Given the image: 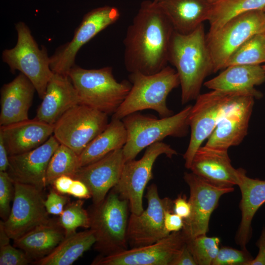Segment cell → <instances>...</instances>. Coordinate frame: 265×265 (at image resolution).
<instances>
[{
	"label": "cell",
	"instance_id": "6da1fadb",
	"mask_svg": "<svg viewBox=\"0 0 265 265\" xmlns=\"http://www.w3.org/2000/svg\"><path fill=\"white\" fill-rule=\"evenodd\" d=\"M173 28L158 2L145 0L123 40L124 62L130 73L152 75L167 65Z\"/></svg>",
	"mask_w": 265,
	"mask_h": 265
},
{
	"label": "cell",
	"instance_id": "7a4b0ae2",
	"mask_svg": "<svg viewBox=\"0 0 265 265\" xmlns=\"http://www.w3.org/2000/svg\"><path fill=\"white\" fill-rule=\"evenodd\" d=\"M168 62L175 67L179 75L182 104L196 100L200 94L205 79L213 73V63L203 24L187 34L174 31Z\"/></svg>",
	"mask_w": 265,
	"mask_h": 265
},
{
	"label": "cell",
	"instance_id": "3957f363",
	"mask_svg": "<svg viewBox=\"0 0 265 265\" xmlns=\"http://www.w3.org/2000/svg\"><path fill=\"white\" fill-rule=\"evenodd\" d=\"M129 79L131 88L111 118L122 120L129 114L145 109L156 111L160 118L173 115L167 106L166 100L169 94L180 85L175 69L167 65L152 75L130 73Z\"/></svg>",
	"mask_w": 265,
	"mask_h": 265
},
{
	"label": "cell",
	"instance_id": "277c9868",
	"mask_svg": "<svg viewBox=\"0 0 265 265\" xmlns=\"http://www.w3.org/2000/svg\"><path fill=\"white\" fill-rule=\"evenodd\" d=\"M68 77L75 87L80 104L113 115L128 95L129 80L118 81L111 67L87 69L74 65Z\"/></svg>",
	"mask_w": 265,
	"mask_h": 265
},
{
	"label": "cell",
	"instance_id": "5b68a950",
	"mask_svg": "<svg viewBox=\"0 0 265 265\" xmlns=\"http://www.w3.org/2000/svg\"><path fill=\"white\" fill-rule=\"evenodd\" d=\"M191 107L187 106L176 114L160 119L137 112L123 118L127 132V141L123 147L125 161L134 159L144 148L167 136H186L189 128L188 118Z\"/></svg>",
	"mask_w": 265,
	"mask_h": 265
},
{
	"label": "cell",
	"instance_id": "8992f818",
	"mask_svg": "<svg viewBox=\"0 0 265 265\" xmlns=\"http://www.w3.org/2000/svg\"><path fill=\"white\" fill-rule=\"evenodd\" d=\"M129 206L128 201L121 198L114 189L100 204L93 205L89 213L90 229L96 237L95 249L104 255L128 249Z\"/></svg>",
	"mask_w": 265,
	"mask_h": 265
},
{
	"label": "cell",
	"instance_id": "52a82bcc",
	"mask_svg": "<svg viewBox=\"0 0 265 265\" xmlns=\"http://www.w3.org/2000/svg\"><path fill=\"white\" fill-rule=\"evenodd\" d=\"M17 41L15 47L2 53V61L12 72L18 70L34 85L40 98H43L47 84L53 74L50 58L45 47L40 49L30 30L23 22L15 25Z\"/></svg>",
	"mask_w": 265,
	"mask_h": 265
},
{
	"label": "cell",
	"instance_id": "ba28073f",
	"mask_svg": "<svg viewBox=\"0 0 265 265\" xmlns=\"http://www.w3.org/2000/svg\"><path fill=\"white\" fill-rule=\"evenodd\" d=\"M243 95H248L212 90L197 97L188 118L190 137L183 156L187 169H189L196 151L212 134L222 116L238 98Z\"/></svg>",
	"mask_w": 265,
	"mask_h": 265
},
{
	"label": "cell",
	"instance_id": "9c48e42d",
	"mask_svg": "<svg viewBox=\"0 0 265 265\" xmlns=\"http://www.w3.org/2000/svg\"><path fill=\"white\" fill-rule=\"evenodd\" d=\"M265 32V13L250 11L227 21L206 35L207 45L213 63V73L224 69L230 55L254 35Z\"/></svg>",
	"mask_w": 265,
	"mask_h": 265
},
{
	"label": "cell",
	"instance_id": "30bf717a",
	"mask_svg": "<svg viewBox=\"0 0 265 265\" xmlns=\"http://www.w3.org/2000/svg\"><path fill=\"white\" fill-rule=\"evenodd\" d=\"M108 115L82 104L67 110L53 125L58 142L80 155L107 127Z\"/></svg>",
	"mask_w": 265,
	"mask_h": 265
},
{
	"label": "cell",
	"instance_id": "8fae6325",
	"mask_svg": "<svg viewBox=\"0 0 265 265\" xmlns=\"http://www.w3.org/2000/svg\"><path fill=\"white\" fill-rule=\"evenodd\" d=\"M163 154L171 159L177 152L169 145L159 142L147 147L140 159L125 162L120 180L113 189L121 198L128 201L131 213L139 214L143 211L144 190L153 178L155 162Z\"/></svg>",
	"mask_w": 265,
	"mask_h": 265
},
{
	"label": "cell",
	"instance_id": "7c38bea8",
	"mask_svg": "<svg viewBox=\"0 0 265 265\" xmlns=\"http://www.w3.org/2000/svg\"><path fill=\"white\" fill-rule=\"evenodd\" d=\"M120 17L118 9L109 5L96 8L85 14L72 39L58 47L50 57L53 73L68 76L70 70L75 65L80 49L100 32L116 22Z\"/></svg>",
	"mask_w": 265,
	"mask_h": 265
},
{
	"label": "cell",
	"instance_id": "4fadbf2b",
	"mask_svg": "<svg viewBox=\"0 0 265 265\" xmlns=\"http://www.w3.org/2000/svg\"><path fill=\"white\" fill-rule=\"evenodd\" d=\"M145 198L147 208L139 214L131 213L129 218L127 239L132 248L154 243L170 234L165 227L164 215L167 211L174 212L173 200L160 198L155 184L148 187Z\"/></svg>",
	"mask_w": 265,
	"mask_h": 265
},
{
	"label": "cell",
	"instance_id": "5bb4252c",
	"mask_svg": "<svg viewBox=\"0 0 265 265\" xmlns=\"http://www.w3.org/2000/svg\"><path fill=\"white\" fill-rule=\"evenodd\" d=\"M188 238L181 230L152 244L97 257L93 265H171Z\"/></svg>",
	"mask_w": 265,
	"mask_h": 265
},
{
	"label": "cell",
	"instance_id": "9a60e30c",
	"mask_svg": "<svg viewBox=\"0 0 265 265\" xmlns=\"http://www.w3.org/2000/svg\"><path fill=\"white\" fill-rule=\"evenodd\" d=\"M14 197L10 212L3 225L7 235L15 240L36 227L49 222L41 190L14 182Z\"/></svg>",
	"mask_w": 265,
	"mask_h": 265
},
{
	"label": "cell",
	"instance_id": "2e32d148",
	"mask_svg": "<svg viewBox=\"0 0 265 265\" xmlns=\"http://www.w3.org/2000/svg\"><path fill=\"white\" fill-rule=\"evenodd\" d=\"M184 179L189 187L188 201L191 212L187 218L184 219L182 230L187 238L190 239L206 235L209 231L210 217L220 198L225 194L233 192L234 188L213 185L192 172H185Z\"/></svg>",
	"mask_w": 265,
	"mask_h": 265
},
{
	"label": "cell",
	"instance_id": "e0dca14e",
	"mask_svg": "<svg viewBox=\"0 0 265 265\" xmlns=\"http://www.w3.org/2000/svg\"><path fill=\"white\" fill-rule=\"evenodd\" d=\"M254 99L249 95L239 96L221 118L204 146L228 150L239 145L247 134Z\"/></svg>",
	"mask_w": 265,
	"mask_h": 265
},
{
	"label": "cell",
	"instance_id": "ac0fdd59",
	"mask_svg": "<svg viewBox=\"0 0 265 265\" xmlns=\"http://www.w3.org/2000/svg\"><path fill=\"white\" fill-rule=\"evenodd\" d=\"M60 144L53 135L34 149L9 156L7 172L14 182L31 185L42 191L47 186L46 174L49 161Z\"/></svg>",
	"mask_w": 265,
	"mask_h": 265
},
{
	"label": "cell",
	"instance_id": "d6986e66",
	"mask_svg": "<svg viewBox=\"0 0 265 265\" xmlns=\"http://www.w3.org/2000/svg\"><path fill=\"white\" fill-rule=\"evenodd\" d=\"M125 162L123 148L118 149L94 162L81 167L74 179L87 186L93 205H97L118 184Z\"/></svg>",
	"mask_w": 265,
	"mask_h": 265
},
{
	"label": "cell",
	"instance_id": "ffe728a7",
	"mask_svg": "<svg viewBox=\"0 0 265 265\" xmlns=\"http://www.w3.org/2000/svg\"><path fill=\"white\" fill-rule=\"evenodd\" d=\"M189 169L199 177L213 185L233 187L239 184L243 169L232 165L228 150L201 146L193 157Z\"/></svg>",
	"mask_w": 265,
	"mask_h": 265
},
{
	"label": "cell",
	"instance_id": "44dd1931",
	"mask_svg": "<svg viewBox=\"0 0 265 265\" xmlns=\"http://www.w3.org/2000/svg\"><path fill=\"white\" fill-rule=\"evenodd\" d=\"M42 100L35 118L52 125L70 108L80 104L69 77L54 73Z\"/></svg>",
	"mask_w": 265,
	"mask_h": 265
},
{
	"label": "cell",
	"instance_id": "7402d4cb",
	"mask_svg": "<svg viewBox=\"0 0 265 265\" xmlns=\"http://www.w3.org/2000/svg\"><path fill=\"white\" fill-rule=\"evenodd\" d=\"M53 132V125L36 118L27 119L0 127L9 156L23 154L40 146Z\"/></svg>",
	"mask_w": 265,
	"mask_h": 265
},
{
	"label": "cell",
	"instance_id": "603a6c76",
	"mask_svg": "<svg viewBox=\"0 0 265 265\" xmlns=\"http://www.w3.org/2000/svg\"><path fill=\"white\" fill-rule=\"evenodd\" d=\"M36 89L30 80L20 73L0 90V126L28 119V111Z\"/></svg>",
	"mask_w": 265,
	"mask_h": 265
},
{
	"label": "cell",
	"instance_id": "cb8c5ba5",
	"mask_svg": "<svg viewBox=\"0 0 265 265\" xmlns=\"http://www.w3.org/2000/svg\"><path fill=\"white\" fill-rule=\"evenodd\" d=\"M265 81V72L260 65H235L228 66L204 85L211 90L244 93L260 99L262 93L255 86Z\"/></svg>",
	"mask_w": 265,
	"mask_h": 265
},
{
	"label": "cell",
	"instance_id": "d4e9b609",
	"mask_svg": "<svg viewBox=\"0 0 265 265\" xmlns=\"http://www.w3.org/2000/svg\"><path fill=\"white\" fill-rule=\"evenodd\" d=\"M175 31L187 34L208 21L212 4L208 0H160L157 1Z\"/></svg>",
	"mask_w": 265,
	"mask_h": 265
},
{
	"label": "cell",
	"instance_id": "484cf974",
	"mask_svg": "<svg viewBox=\"0 0 265 265\" xmlns=\"http://www.w3.org/2000/svg\"><path fill=\"white\" fill-rule=\"evenodd\" d=\"M241 193L239 208L241 212V222L236 240L241 249L246 246L252 235L251 223L257 210L265 203V180L247 177L243 170L238 185Z\"/></svg>",
	"mask_w": 265,
	"mask_h": 265
},
{
	"label": "cell",
	"instance_id": "4316f807",
	"mask_svg": "<svg viewBox=\"0 0 265 265\" xmlns=\"http://www.w3.org/2000/svg\"><path fill=\"white\" fill-rule=\"evenodd\" d=\"M65 238V232L58 222L50 220L14 240V244L35 261L51 253Z\"/></svg>",
	"mask_w": 265,
	"mask_h": 265
},
{
	"label": "cell",
	"instance_id": "83f0119b",
	"mask_svg": "<svg viewBox=\"0 0 265 265\" xmlns=\"http://www.w3.org/2000/svg\"><path fill=\"white\" fill-rule=\"evenodd\" d=\"M127 132L122 120L112 119L106 128L80 155L81 167L94 162L115 150L123 148Z\"/></svg>",
	"mask_w": 265,
	"mask_h": 265
},
{
	"label": "cell",
	"instance_id": "f1b7e54d",
	"mask_svg": "<svg viewBox=\"0 0 265 265\" xmlns=\"http://www.w3.org/2000/svg\"><path fill=\"white\" fill-rule=\"evenodd\" d=\"M96 242L94 231L90 229L67 237L49 254L33 261L36 265H71Z\"/></svg>",
	"mask_w": 265,
	"mask_h": 265
},
{
	"label": "cell",
	"instance_id": "f546056e",
	"mask_svg": "<svg viewBox=\"0 0 265 265\" xmlns=\"http://www.w3.org/2000/svg\"><path fill=\"white\" fill-rule=\"evenodd\" d=\"M265 7V0H219L212 4L208 21L212 33L230 19L244 13Z\"/></svg>",
	"mask_w": 265,
	"mask_h": 265
},
{
	"label": "cell",
	"instance_id": "4dcf8cb0",
	"mask_svg": "<svg viewBox=\"0 0 265 265\" xmlns=\"http://www.w3.org/2000/svg\"><path fill=\"white\" fill-rule=\"evenodd\" d=\"M81 167L80 156L69 147L60 144L53 155L48 164L47 185L62 175L74 177Z\"/></svg>",
	"mask_w": 265,
	"mask_h": 265
},
{
	"label": "cell",
	"instance_id": "1f68e13d",
	"mask_svg": "<svg viewBox=\"0 0 265 265\" xmlns=\"http://www.w3.org/2000/svg\"><path fill=\"white\" fill-rule=\"evenodd\" d=\"M263 63H265V32L256 34L243 43L230 55L225 68L235 65Z\"/></svg>",
	"mask_w": 265,
	"mask_h": 265
},
{
	"label": "cell",
	"instance_id": "d6a6232c",
	"mask_svg": "<svg viewBox=\"0 0 265 265\" xmlns=\"http://www.w3.org/2000/svg\"><path fill=\"white\" fill-rule=\"evenodd\" d=\"M83 205L80 200L68 203L59 215L57 222L64 230L66 237L76 233L79 227L90 228V214Z\"/></svg>",
	"mask_w": 265,
	"mask_h": 265
},
{
	"label": "cell",
	"instance_id": "836d02e7",
	"mask_svg": "<svg viewBox=\"0 0 265 265\" xmlns=\"http://www.w3.org/2000/svg\"><path fill=\"white\" fill-rule=\"evenodd\" d=\"M220 242L218 237L206 235L188 239L186 245L197 265H212L219 251Z\"/></svg>",
	"mask_w": 265,
	"mask_h": 265
},
{
	"label": "cell",
	"instance_id": "e575fe53",
	"mask_svg": "<svg viewBox=\"0 0 265 265\" xmlns=\"http://www.w3.org/2000/svg\"><path fill=\"white\" fill-rule=\"evenodd\" d=\"M253 259L247 249L222 247L219 248L212 265H248Z\"/></svg>",
	"mask_w": 265,
	"mask_h": 265
},
{
	"label": "cell",
	"instance_id": "d590c367",
	"mask_svg": "<svg viewBox=\"0 0 265 265\" xmlns=\"http://www.w3.org/2000/svg\"><path fill=\"white\" fill-rule=\"evenodd\" d=\"M14 197V182L7 171H0V216L3 221L8 217L10 202Z\"/></svg>",
	"mask_w": 265,
	"mask_h": 265
},
{
	"label": "cell",
	"instance_id": "8d00e7d4",
	"mask_svg": "<svg viewBox=\"0 0 265 265\" xmlns=\"http://www.w3.org/2000/svg\"><path fill=\"white\" fill-rule=\"evenodd\" d=\"M32 261L22 250L10 243L0 246V265H26Z\"/></svg>",
	"mask_w": 265,
	"mask_h": 265
},
{
	"label": "cell",
	"instance_id": "74e56055",
	"mask_svg": "<svg viewBox=\"0 0 265 265\" xmlns=\"http://www.w3.org/2000/svg\"><path fill=\"white\" fill-rule=\"evenodd\" d=\"M63 195L55 190H51L48 194L44 201V205L49 214L59 215L61 214L68 203V198Z\"/></svg>",
	"mask_w": 265,
	"mask_h": 265
},
{
	"label": "cell",
	"instance_id": "f35d334b",
	"mask_svg": "<svg viewBox=\"0 0 265 265\" xmlns=\"http://www.w3.org/2000/svg\"><path fill=\"white\" fill-rule=\"evenodd\" d=\"M184 225V219L171 211H167L164 215V225L170 233L181 230Z\"/></svg>",
	"mask_w": 265,
	"mask_h": 265
},
{
	"label": "cell",
	"instance_id": "ab89813d",
	"mask_svg": "<svg viewBox=\"0 0 265 265\" xmlns=\"http://www.w3.org/2000/svg\"><path fill=\"white\" fill-rule=\"evenodd\" d=\"M174 212L182 217L184 219L187 218L190 214L191 206L184 194H180L173 200Z\"/></svg>",
	"mask_w": 265,
	"mask_h": 265
},
{
	"label": "cell",
	"instance_id": "60d3db41",
	"mask_svg": "<svg viewBox=\"0 0 265 265\" xmlns=\"http://www.w3.org/2000/svg\"><path fill=\"white\" fill-rule=\"evenodd\" d=\"M80 199H87L91 198L90 190L87 186L82 181L74 179L69 194Z\"/></svg>",
	"mask_w": 265,
	"mask_h": 265
},
{
	"label": "cell",
	"instance_id": "b9f144b4",
	"mask_svg": "<svg viewBox=\"0 0 265 265\" xmlns=\"http://www.w3.org/2000/svg\"><path fill=\"white\" fill-rule=\"evenodd\" d=\"M74 179L67 175H62L57 178L53 185L55 190L62 194H68Z\"/></svg>",
	"mask_w": 265,
	"mask_h": 265
},
{
	"label": "cell",
	"instance_id": "7bdbcfd3",
	"mask_svg": "<svg viewBox=\"0 0 265 265\" xmlns=\"http://www.w3.org/2000/svg\"><path fill=\"white\" fill-rule=\"evenodd\" d=\"M171 265H197L186 244Z\"/></svg>",
	"mask_w": 265,
	"mask_h": 265
},
{
	"label": "cell",
	"instance_id": "ee69618b",
	"mask_svg": "<svg viewBox=\"0 0 265 265\" xmlns=\"http://www.w3.org/2000/svg\"><path fill=\"white\" fill-rule=\"evenodd\" d=\"M9 165V155L3 138L0 135V171H7Z\"/></svg>",
	"mask_w": 265,
	"mask_h": 265
},
{
	"label": "cell",
	"instance_id": "f6af8a7d",
	"mask_svg": "<svg viewBox=\"0 0 265 265\" xmlns=\"http://www.w3.org/2000/svg\"><path fill=\"white\" fill-rule=\"evenodd\" d=\"M259 252L255 259H253L248 265H265V249L262 246H258Z\"/></svg>",
	"mask_w": 265,
	"mask_h": 265
},
{
	"label": "cell",
	"instance_id": "bcb514c9",
	"mask_svg": "<svg viewBox=\"0 0 265 265\" xmlns=\"http://www.w3.org/2000/svg\"><path fill=\"white\" fill-rule=\"evenodd\" d=\"M257 244L263 245L265 248V228H264L262 232V234L259 239Z\"/></svg>",
	"mask_w": 265,
	"mask_h": 265
},
{
	"label": "cell",
	"instance_id": "7dc6e473",
	"mask_svg": "<svg viewBox=\"0 0 265 265\" xmlns=\"http://www.w3.org/2000/svg\"><path fill=\"white\" fill-rule=\"evenodd\" d=\"M208 1L211 3V4H213L218 1H219V0H208Z\"/></svg>",
	"mask_w": 265,
	"mask_h": 265
},
{
	"label": "cell",
	"instance_id": "c3c4849f",
	"mask_svg": "<svg viewBox=\"0 0 265 265\" xmlns=\"http://www.w3.org/2000/svg\"><path fill=\"white\" fill-rule=\"evenodd\" d=\"M262 67H263V69H264V71L265 72V65L262 66Z\"/></svg>",
	"mask_w": 265,
	"mask_h": 265
},
{
	"label": "cell",
	"instance_id": "681fc988",
	"mask_svg": "<svg viewBox=\"0 0 265 265\" xmlns=\"http://www.w3.org/2000/svg\"><path fill=\"white\" fill-rule=\"evenodd\" d=\"M263 10L264 11V12L265 13V7L263 9Z\"/></svg>",
	"mask_w": 265,
	"mask_h": 265
},
{
	"label": "cell",
	"instance_id": "f907efd6",
	"mask_svg": "<svg viewBox=\"0 0 265 265\" xmlns=\"http://www.w3.org/2000/svg\"><path fill=\"white\" fill-rule=\"evenodd\" d=\"M153 0L156 1H159L160 0Z\"/></svg>",
	"mask_w": 265,
	"mask_h": 265
}]
</instances>
